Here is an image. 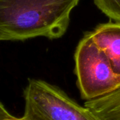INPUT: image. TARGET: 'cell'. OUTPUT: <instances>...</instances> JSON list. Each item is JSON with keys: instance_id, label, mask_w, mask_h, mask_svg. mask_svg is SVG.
Wrapping results in <instances>:
<instances>
[{"instance_id": "6da1fadb", "label": "cell", "mask_w": 120, "mask_h": 120, "mask_svg": "<svg viewBox=\"0 0 120 120\" xmlns=\"http://www.w3.org/2000/svg\"><path fill=\"white\" fill-rule=\"evenodd\" d=\"M79 0H0V41L60 38Z\"/></svg>"}, {"instance_id": "7a4b0ae2", "label": "cell", "mask_w": 120, "mask_h": 120, "mask_svg": "<svg viewBox=\"0 0 120 120\" xmlns=\"http://www.w3.org/2000/svg\"><path fill=\"white\" fill-rule=\"evenodd\" d=\"M23 96L25 120H101L59 87L44 80L29 79Z\"/></svg>"}, {"instance_id": "3957f363", "label": "cell", "mask_w": 120, "mask_h": 120, "mask_svg": "<svg viewBox=\"0 0 120 120\" xmlns=\"http://www.w3.org/2000/svg\"><path fill=\"white\" fill-rule=\"evenodd\" d=\"M75 60L77 86L83 99L98 98L120 87V75L114 72L109 58L89 33L79 42Z\"/></svg>"}, {"instance_id": "277c9868", "label": "cell", "mask_w": 120, "mask_h": 120, "mask_svg": "<svg viewBox=\"0 0 120 120\" xmlns=\"http://www.w3.org/2000/svg\"><path fill=\"white\" fill-rule=\"evenodd\" d=\"M89 33L109 58L114 72L120 75V22L101 24Z\"/></svg>"}, {"instance_id": "5b68a950", "label": "cell", "mask_w": 120, "mask_h": 120, "mask_svg": "<svg viewBox=\"0 0 120 120\" xmlns=\"http://www.w3.org/2000/svg\"><path fill=\"white\" fill-rule=\"evenodd\" d=\"M84 106L101 120H120V87L104 96L86 101Z\"/></svg>"}, {"instance_id": "8992f818", "label": "cell", "mask_w": 120, "mask_h": 120, "mask_svg": "<svg viewBox=\"0 0 120 120\" xmlns=\"http://www.w3.org/2000/svg\"><path fill=\"white\" fill-rule=\"evenodd\" d=\"M96 6L108 17L120 22V0H94Z\"/></svg>"}, {"instance_id": "52a82bcc", "label": "cell", "mask_w": 120, "mask_h": 120, "mask_svg": "<svg viewBox=\"0 0 120 120\" xmlns=\"http://www.w3.org/2000/svg\"><path fill=\"white\" fill-rule=\"evenodd\" d=\"M13 116L6 110L5 107L0 102V120H5L12 117Z\"/></svg>"}, {"instance_id": "ba28073f", "label": "cell", "mask_w": 120, "mask_h": 120, "mask_svg": "<svg viewBox=\"0 0 120 120\" xmlns=\"http://www.w3.org/2000/svg\"><path fill=\"white\" fill-rule=\"evenodd\" d=\"M25 120L22 117V118H16V117H14L13 116L12 117H11V118H8V119H7V120Z\"/></svg>"}]
</instances>
